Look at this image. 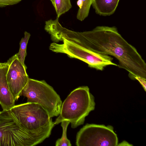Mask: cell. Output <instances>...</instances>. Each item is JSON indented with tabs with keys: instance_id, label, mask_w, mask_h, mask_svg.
<instances>
[{
	"instance_id": "6da1fadb",
	"label": "cell",
	"mask_w": 146,
	"mask_h": 146,
	"mask_svg": "<svg viewBox=\"0 0 146 146\" xmlns=\"http://www.w3.org/2000/svg\"><path fill=\"white\" fill-rule=\"evenodd\" d=\"M65 38L93 52L114 56L118 61V67L128 71L131 79L135 80L137 76L146 78L145 61L136 48L122 36L115 27L98 26L92 30L83 32L68 29Z\"/></svg>"
},
{
	"instance_id": "7a4b0ae2",
	"label": "cell",
	"mask_w": 146,
	"mask_h": 146,
	"mask_svg": "<svg viewBox=\"0 0 146 146\" xmlns=\"http://www.w3.org/2000/svg\"><path fill=\"white\" fill-rule=\"evenodd\" d=\"M10 110L19 125L32 136L37 144L51 135L55 125L41 105L27 102L15 105Z\"/></svg>"
},
{
	"instance_id": "3957f363",
	"label": "cell",
	"mask_w": 146,
	"mask_h": 146,
	"mask_svg": "<svg viewBox=\"0 0 146 146\" xmlns=\"http://www.w3.org/2000/svg\"><path fill=\"white\" fill-rule=\"evenodd\" d=\"M94 98L87 86L79 87L73 90L62 104L60 114L54 122L57 125L67 120L75 128L83 124L86 117L95 108Z\"/></svg>"
},
{
	"instance_id": "277c9868",
	"label": "cell",
	"mask_w": 146,
	"mask_h": 146,
	"mask_svg": "<svg viewBox=\"0 0 146 146\" xmlns=\"http://www.w3.org/2000/svg\"><path fill=\"white\" fill-rule=\"evenodd\" d=\"M51 39L54 42L50 44V50L56 53L66 54L70 58L79 59L91 68L102 71L108 66H118L112 62L113 58L109 55L93 52L64 38L56 37Z\"/></svg>"
},
{
	"instance_id": "5b68a950",
	"label": "cell",
	"mask_w": 146,
	"mask_h": 146,
	"mask_svg": "<svg viewBox=\"0 0 146 146\" xmlns=\"http://www.w3.org/2000/svg\"><path fill=\"white\" fill-rule=\"evenodd\" d=\"M20 96L26 97L28 102L41 105L50 117L60 114L62 104L61 99L52 87L44 80L29 78Z\"/></svg>"
},
{
	"instance_id": "8992f818",
	"label": "cell",
	"mask_w": 146,
	"mask_h": 146,
	"mask_svg": "<svg viewBox=\"0 0 146 146\" xmlns=\"http://www.w3.org/2000/svg\"><path fill=\"white\" fill-rule=\"evenodd\" d=\"M37 144L19 124L10 110L0 112V146H33Z\"/></svg>"
},
{
	"instance_id": "52a82bcc",
	"label": "cell",
	"mask_w": 146,
	"mask_h": 146,
	"mask_svg": "<svg viewBox=\"0 0 146 146\" xmlns=\"http://www.w3.org/2000/svg\"><path fill=\"white\" fill-rule=\"evenodd\" d=\"M117 135L111 125L87 124L78 132L77 146L118 145Z\"/></svg>"
},
{
	"instance_id": "ba28073f",
	"label": "cell",
	"mask_w": 146,
	"mask_h": 146,
	"mask_svg": "<svg viewBox=\"0 0 146 146\" xmlns=\"http://www.w3.org/2000/svg\"><path fill=\"white\" fill-rule=\"evenodd\" d=\"M9 66L6 79L14 100H17L21 93L29 78L26 72V66H23L18 59L17 54L7 61Z\"/></svg>"
},
{
	"instance_id": "9c48e42d",
	"label": "cell",
	"mask_w": 146,
	"mask_h": 146,
	"mask_svg": "<svg viewBox=\"0 0 146 146\" xmlns=\"http://www.w3.org/2000/svg\"><path fill=\"white\" fill-rule=\"evenodd\" d=\"M7 62H0V104L3 110H10L15 106V100L6 79L9 68Z\"/></svg>"
},
{
	"instance_id": "30bf717a",
	"label": "cell",
	"mask_w": 146,
	"mask_h": 146,
	"mask_svg": "<svg viewBox=\"0 0 146 146\" xmlns=\"http://www.w3.org/2000/svg\"><path fill=\"white\" fill-rule=\"evenodd\" d=\"M119 0H93L92 4L96 12L103 16H110L115 12Z\"/></svg>"
},
{
	"instance_id": "8fae6325",
	"label": "cell",
	"mask_w": 146,
	"mask_h": 146,
	"mask_svg": "<svg viewBox=\"0 0 146 146\" xmlns=\"http://www.w3.org/2000/svg\"><path fill=\"white\" fill-rule=\"evenodd\" d=\"M93 0H78L77 5L79 7L76 15L78 19L83 21L88 16Z\"/></svg>"
},
{
	"instance_id": "7c38bea8",
	"label": "cell",
	"mask_w": 146,
	"mask_h": 146,
	"mask_svg": "<svg viewBox=\"0 0 146 146\" xmlns=\"http://www.w3.org/2000/svg\"><path fill=\"white\" fill-rule=\"evenodd\" d=\"M54 8L57 18L68 11L72 7L70 0H50Z\"/></svg>"
},
{
	"instance_id": "4fadbf2b",
	"label": "cell",
	"mask_w": 146,
	"mask_h": 146,
	"mask_svg": "<svg viewBox=\"0 0 146 146\" xmlns=\"http://www.w3.org/2000/svg\"><path fill=\"white\" fill-rule=\"evenodd\" d=\"M24 37L22 38L20 42V49L17 54L18 59L23 64L26 66L24 63L25 58L27 55V46L29 40L31 36L30 34L25 31L24 33Z\"/></svg>"
},
{
	"instance_id": "5bb4252c",
	"label": "cell",
	"mask_w": 146,
	"mask_h": 146,
	"mask_svg": "<svg viewBox=\"0 0 146 146\" xmlns=\"http://www.w3.org/2000/svg\"><path fill=\"white\" fill-rule=\"evenodd\" d=\"M61 126L62 127L63 132L61 137L58 139L56 141V146H71L72 145L70 141L68 140L66 136L67 127L70 123L69 121L64 120L61 122Z\"/></svg>"
},
{
	"instance_id": "9a60e30c",
	"label": "cell",
	"mask_w": 146,
	"mask_h": 146,
	"mask_svg": "<svg viewBox=\"0 0 146 146\" xmlns=\"http://www.w3.org/2000/svg\"><path fill=\"white\" fill-rule=\"evenodd\" d=\"M22 0H0V7H5L8 5L17 4Z\"/></svg>"
},
{
	"instance_id": "2e32d148",
	"label": "cell",
	"mask_w": 146,
	"mask_h": 146,
	"mask_svg": "<svg viewBox=\"0 0 146 146\" xmlns=\"http://www.w3.org/2000/svg\"><path fill=\"white\" fill-rule=\"evenodd\" d=\"M135 80H137L141 85L142 87L146 91V78H143L139 76H137L134 78Z\"/></svg>"
},
{
	"instance_id": "e0dca14e",
	"label": "cell",
	"mask_w": 146,
	"mask_h": 146,
	"mask_svg": "<svg viewBox=\"0 0 146 146\" xmlns=\"http://www.w3.org/2000/svg\"></svg>"
}]
</instances>
